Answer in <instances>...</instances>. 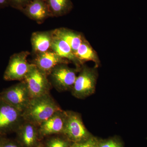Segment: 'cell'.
<instances>
[{
	"instance_id": "6da1fadb",
	"label": "cell",
	"mask_w": 147,
	"mask_h": 147,
	"mask_svg": "<svg viewBox=\"0 0 147 147\" xmlns=\"http://www.w3.org/2000/svg\"><path fill=\"white\" fill-rule=\"evenodd\" d=\"M61 110L49 94L31 98L22 115L24 121L39 126L43 122Z\"/></svg>"
},
{
	"instance_id": "7a4b0ae2",
	"label": "cell",
	"mask_w": 147,
	"mask_h": 147,
	"mask_svg": "<svg viewBox=\"0 0 147 147\" xmlns=\"http://www.w3.org/2000/svg\"><path fill=\"white\" fill-rule=\"evenodd\" d=\"M95 66L90 67L83 65L71 90V94L79 99H84L94 93L98 72Z\"/></svg>"
},
{
	"instance_id": "3957f363",
	"label": "cell",
	"mask_w": 147,
	"mask_h": 147,
	"mask_svg": "<svg viewBox=\"0 0 147 147\" xmlns=\"http://www.w3.org/2000/svg\"><path fill=\"white\" fill-rule=\"evenodd\" d=\"M28 52H22L12 55L9 59L3 78L7 81H24L27 74L33 68L35 65L28 62Z\"/></svg>"
},
{
	"instance_id": "277c9868",
	"label": "cell",
	"mask_w": 147,
	"mask_h": 147,
	"mask_svg": "<svg viewBox=\"0 0 147 147\" xmlns=\"http://www.w3.org/2000/svg\"><path fill=\"white\" fill-rule=\"evenodd\" d=\"M66 118L63 134L70 142L78 143L87 140L92 136L84 125L79 113L66 111Z\"/></svg>"
},
{
	"instance_id": "5b68a950",
	"label": "cell",
	"mask_w": 147,
	"mask_h": 147,
	"mask_svg": "<svg viewBox=\"0 0 147 147\" xmlns=\"http://www.w3.org/2000/svg\"><path fill=\"white\" fill-rule=\"evenodd\" d=\"M0 99L23 113L28 105L31 98L26 84L23 81L0 93Z\"/></svg>"
},
{
	"instance_id": "8992f818",
	"label": "cell",
	"mask_w": 147,
	"mask_h": 147,
	"mask_svg": "<svg viewBox=\"0 0 147 147\" xmlns=\"http://www.w3.org/2000/svg\"><path fill=\"white\" fill-rule=\"evenodd\" d=\"M80 69L71 68L67 64H61L55 67L49 75L56 89L61 92L71 91Z\"/></svg>"
},
{
	"instance_id": "52a82bcc",
	"label": "cell",
	"mask_w": 147,
	"mask_h": 147,
	"mask_svg": "<svg viewBox=\"0 0 147 147\" xmlns=\"http://www.w3.org/2000/svg\"><path fill=\"white\" fill-rule=\"evenodd\" d=\"M22 113L0 99V136L17 130L24 121Z\"/></svg>"
},
{
	"instance_id": "ba28073f",
	"label": "cell",
	"mask_w": 147,
	"mask_h": 147,
	"mask_svg": "<svg viewBox=\"0 0 147 147\" xmlns=\"http://www.w3.org/2000/svg\"><path fill=\"white\" fill-rule=\"evenodd\" d=\"M47 76L35 65L25 77L24 81L31 98L49 94L50 84Z\"/></svg>"
},
{
	"instance_id": "9c48e42d",
	"label": "cell",
	"mask_w": 147,
	"mask_h": 147,
	"mask_svg": "<svg viewBox=\"0 0 147 147\" xmlns=\"http://www.w3.org/2000/svg\"><path fill=\"white\" fill-rule=\"evenodd\" d=\"M66 118V111L61 110L59 111L39 125V134L45 136L53 134H63Z\"/></svg>"
},
{
	"instance_id": "30bf717a",
	"label": "cell",
	"mask_w": 147,
	"mask_h": 147,
	"mask_svg": "<svg viewBox=\"0 0 147 147\" xmlns=\"http://www.w3.org/2000/svg\"><path fill=\"white\" fill-rule=\"evenodd\" d=\"M69 61L61 58L53 50L38 54L34 64L42 72L49 75L55 67L61 64H68Z\"/></svg>"
},
{
	"instance_id": "8fae6325",
	"label": "cell",
	"mask_w": 147,
	"mask_h": 147,
	"mask_svg": "<svg viewBox=\"0 0 147 147\" xmlns=\"http://www.w3.org/2000/svg\"><path fill=\"white\" fill-rule=\"evenodd\" d=\"M22 10L29 18L37 22L43 21L51 15L44 0H32Z\"/></svg>"
},
{
	"instance_id": "7c38bea8",
	"label": "cell",
	"mask_w": 147,
	"mask_h": 147,
	"mask_svg": "<svg viewBox=\"0 0 147 147\" xmlns=\"http://www.w3.org/2000/svg\"><path fill=\"white\" fill-rule=\"evenodd\" d=\"M36 125L25 121L21 123L16 131L21 143L26 147H34L38 145V130Z\"/></svg>"
},
{
	"instance_id": "4fadbf2b",
	"label": "cell",
	"mask_w": 147,
	"mask_h": 147,
	"mask_svg": "<svg viewBox=\"0 0 147 147\" xmlns=\"http://www.w3.org/2000/svg\"><path fill=\"white\" fill-rule=\"evenodd\" d=\"M52 34L53 36L66 42L71 47L74 54L86 39L82 34L65 28L55 29L52 31Z\"/></svg>"
},
{
	"instance_id": "5bb4252c",
	"label": "cell",
	"mask_w": 147,
	"mask_h": 147,
	"mask_svg": "<svg viewBox=\"0 0 147 147\" xmlns=\"http://www.w3.org/2000/svg\"><path fill=\"white\" fill-rule=\"evenodd\" d=\"M50 49L61 58L73 62L76 65V68H80L82 66L71 47L62 40L53 36Z\"/></svg>"
},
{
	"instance_id": "9a60e30c",
	"label": "cell",
	"mask_w": 147,
	"mask_h": 147,
	"mask_svg": "<svg viewBox=\"0 0 147 147\" xmlns=\"http://www.w3.org/2000/svg\"><path fill=\"white\" fill-rule=\"evenodd\" d=\"M53 39L52 32H38L33 33L31 37L33 50L37 54L51 49Z\"/></svg>"
},
{
	"instance_id": "2e32d148",
	"label": "cell",
	"mask_w": 147,
	"mask_h": 147,
	"mask_svg": "<svg viewBox=\"0 0 147 147\" xmlns=\"http://www.w3.org/2000/svg\"><path fill=\"white\" fill-rule=\"evenodd\" d=\"M75 55L82 66L90 61L94 63L95 66L97 68L100 65V61L97 53L86 39L82 42Z\"/></svg>"
},
{
	"instance_id": "e0dca14e",
	"label": "cell",
	"mask_w": 147,
	"mask_h": 147,
	"mask_svg": "<svg viewBox=\"0 0 147 147\" xmlns=\"http://www.w3.org/2000/svg\"><path fill=\"white\" fill-rule=\"evenodd\" d=\"M51 15L61 16L71 10L72 4L71 0H45Z\"/></svg>"
},
{
	"instance_id": "ac0fdd59",
	"label": "cell",
	"mask_w": 147,
	"mask_h": 147,
	"mask_svg": "<svg viewBox=\"0 0 147 147\" xmlns=\"http://www.w3.org/2000/svg\"><path fill=\"white\" fill-rule=\"evenodd\" d=\"M97 147H124L122 143L118 138H110L106 140H98Z\"/></svg>"
},
{
	"instance_id": "d6986e66",
	"label": "cell",
	"mask_w": 147,
	"mask_h": 147,
	"mask_svg": "<svg viewBox=\"0 0 147 147\" xmlns=\"http://www.w3.org/2000/svg\"><path fill=\"white\" fill-rule=\"evenodd\" d=\"M71 146L68 139L57 137L49 140L47 143V147H71Z\"/></svg>"
},
{
	"instance_id": "ffe728a7",
	"label": "cell",
	"mask_w": 147,
	"mask_h": 147,
	"mask_svg": "<svg viewBox=\"0 0 147 147\" xmlns=\"http://www.w3.org/2000/svg\"><path fill=\"white\" fill-rule=\"evenodd\" d=\"M98 139L92 136L83 142L74 143L71 147H97Z\"/></svg>"
},
{
	"instance_id": "44dd1931",
	"label": "cell",
	"mask_w": 147,
	"mask_h": 147,
	"mask_svg": "<svg viewBox=\"0 0 147 147\" xmlns=\"http://www.w3.org/2000/svg\"><path fill=\"white\" fill-rule=\"evenodd\" d=\"M32 1V0H8V1L14 7L19 9H23Z\"/></svg>"
},
{
	"instance_id": "7402d4cb",
	"label": "cell",
	"mask_w": 147,
	"mask_h": 147,
	"mask_svg": "<svg viewBox=\"0 0 147 147\" xmlns=\"http://www.w3.org/2000/svg\"><path fill=\"white\" fill-rule=\"evenodd\" d=\"M1 147H20L16 142L12 140L3 139Z\"/></svg>"
},
{
	"instance_id": "603a6c76",
	"label": "cell",
	"mask_w": 147,
	"mask_h": 147,
	"mask_svg": "<svg viewBox=\"0 0 147 147\" xmlns=\"http://www.w3.org/2000/svg\"><path fill=\"white\" fill-rule=\"evenodd\" d=\"M8 3V0H0V6H3Z\"/></svg>"
},
{
	"instance_id": "cb8c5ba5",
	"label": "cell",
	"mask_w": 147,
	"mask_h": 147,
	"mask_svg": "<svg viewBox=\"0 0 147 147\" xmlns=\"http://www.w3.org/2000/svg\"><path fill=\"white\" fill-rule=\"evenodd\" d=\"M3 140V138H2V137H1V136H0V147H1Z\"/></svg>"
},
{
	"instance_id": "d4e9b609",
	"label": "cell",
	"mask_w": 147,
	"mask_h": 147,
	"mask_svg": "<svg viewBox=\"0 0 147 147\" xmlns=\"http://www.w3.org/2000/svg\"><path fill=\"white\" fill-rule=\"evenodd\" d=\"M34 147H43V145L41 144H38L37 146H36Z\"/></svg>"
}]
</instances>
